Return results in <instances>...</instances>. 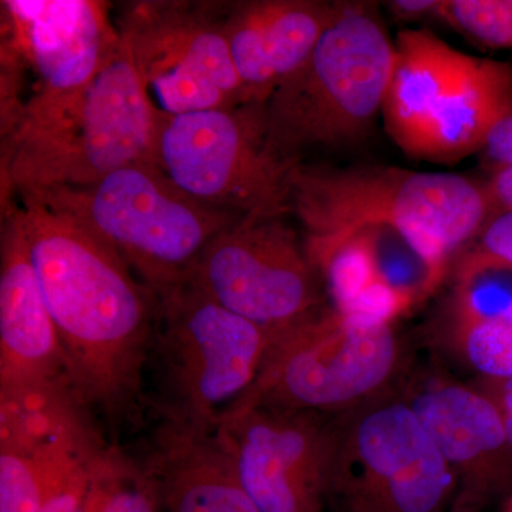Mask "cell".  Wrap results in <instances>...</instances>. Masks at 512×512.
Masks as SVG:
<instances>
[{"label":"cell","instance_id":"cb8c5ba5","mask_svg":"<svg viewBox=\"0 0 512 512\" xmlns=\"http://www.w3.org/2000/svg\"><path fill=\"white\" fill-rule=\"evenodd\" d=\"M458 271H512V210L488 221Z\"/></svg>","mask_w":512,"mask_h":512},{"label":"cell","instance_id":"7a4b0ae2","mask_svg":"<svg viewBox=\"0 0 512 512\" xmlns=\"http://www.w3.org/2000/svg\"><path fill=\"white\" fill-rule=\"evenodd\" d=\"M160 117L120 39L80 92L2 124V204L20 191L82 187L127 165L156 163Z\"/></svg>","mask_w":512,"mask_h":512},{"label":"cell","instance_id":"277c9868","mask_svg":"<svg viewBox=\"0 0 512 512\" xmlns=\"http://www.w3.org/2000/svg\"><path fill=\"white\" fill-rule=\"evenodd\" d=\"M16 195H29L89 229L156 296L184 284L212 239L242 218L195 200L156 163L127 165L82 187Z\"/></svg>","mask_w":512,"mask_h":512},{"label":"cell","instance_id":"e0dca14e","mask_svg":"<svg viewBox=\"0 0 512 512\" xmlns=\"http://www.w3.org/2000/svg\"><path fill=\"white\" fill-rule=\"evenodd\" d=\"M335 12L336 3L318 0L228 2L225 32L245 103L265 104L301 69Z\"/></svg>","mask_w":512,"mask_h":512},{"label":"cell","instance_id":"8992f818","mask_svg":"<svg viewBox=\"0 0 512 512\" xmlns=\"http://www.w3.org/2000/svg\"><path fill=\"white\" fill-rule=\"evenodd\" d=\"M394 42L372 5L336 3L305 64L264 104L269 138L301 161L306 148L355 143L382 114Z\"/></svg>","mask_w":512,"mask_h":512},{"label":"cell","instance_id":"f1b7e54d","mask_svg":"<svg viewBox=\"0 0 512 512\" xmlns=\"http://www.w3.org/2000/svg\"><path fill=\"white\" fill-rule=\"evenodd\" d=\"M443 0H394L389 9L400 20H417L439 13Z\"/></svg>","mask_w":512,"mask_h":512},{"label":"cell","instance_id":"7402d4cb","mask_svg":"<svg viewBox=\"0 0 512 512\" xmlns=\"http://www.w3.org/2000/svg\"><path fill=\"white\" fill-rule=\"evenodd\" d=\"M447 345L481 379H512V296L485 315L448 318Z\"/></svg>","mask_w":512,"mask_h":512},{"label":"cell","instance_id":"4316f807","mask_svg":"<svg viewBox=\"0 0 512 512\" xmlns=\"http://www.w3.org/2000/svg\"><path fill=\"white\" fill-rule=\"evenodd\" d=\"M473 384L485 396L490 397L491 402L497 407L512 447V379L498 380L476 377Z\"/></svg>","mask_w":512,"mask_h":512},{"label":"cell","instance_id":"f546056e","mask_svg":"<svg viewBox=\"0 0 512 512\" xmlns=\"http://www.w3.org/2000/svg\"><path fill=\"white\" fill-rule=\"evenodd\" d=\"M500 512H512V493L508 495L505 500H503V505H501Z\"/></svg>","mask_w":512,"mask_h":512},{"label":"cell","instance_id":"4fadbf2b","mask_svg":"<svg viewBox=\"0 0 512 512\" xmlns=\"http://www.w3.org/2000/svg\"><path fill=\"white\" fill-rule=\"evenodd\" d=\"M217 436L261 512H322L328 503L335 416L242 403Z\"/></svg>","mask_w":512,"mask_h":512},{"label":"cell","instance_id":"7c38bea8","mask_svg":"<svg viewBox=\"0 0 512 512\" xmlns=\"http://www.w3.org/2000/svg\"><path fill=\"white\" fill-rule=\"evenodd\" d=\"M2 123L84 89L120 45L100 0H3Z\"/></svg>","mask_w":512,"mask_h":512},{"label":"cell","instance_id":"30bf717a","mask_svg":"<svg viewBox=\"0 0 512 512\" xmlns=\"http://www.w3.org/2000/svg\"><path fill=\"white\" fill-rule=\"evenodd\" d=\"M228 2L140 0L114 23L151 99L167 114L232 109L245 103L229 50Z\"/></svg>","mask_w":512,"mask_h":512},{"label":"cell","instance_id":"5b68a950","mask_svg":"<svg viewBox=\"0 0 512 512\" xmlns=\"http://www.w3.org/2000/svg\"><path fill=\"white\" fill-rule=\"evenodd\" d=\"M157 299L146 407L160 423L215 433L251 392L272 339L190 282Z\"/></svg>","mask_w":512,"mask_h":512},{"label":"cell","instance_id":"ac0fdd59","mask_svg":"<svg viewBox=\"0 0 512 512\" xmlns=\"http://www.w3.org/2000/svg\"><path fill=\"white\" fill-rule=\"evenodd\" d=\"M144 463L164 512H261L215 433L160 423Z\"/></svg>","mask_w":512,"mask_h":512},{"label":"cell","instance_id":"484cf974","mask_svg":"<svg viewBox=\"0 0 512 512\" xmlns=\"http://www.w3.org/2000/svg\"><path fill=\"white\" fill-rule=\"evenodd\" d=\"M481 151L487 164L493 168V173L512 165V104L488 134Z\"/></svg>","mask_w":512,"mask_h":512},{"label":"cell","instance_id":"44dd1931","mask_svg":"<svg viewBox=\"0 0 512 512\" xmlns=\"http://www.w3.org/2000/svg\"><path fill=\"white\" fill-rule=\"evenodd\" d=\"M156 481L144 460L107 444L94 460L79 512H160Z\"/></svg>","mask_w":512,"mask_h":512},{"label":"cell","instance_id":"8fae6325","mask_svg":"<svg viewBox=\"0 0 512 512\" xmlns=\"http://www.w3.org/2000/svg\"><path fill=\"white\" fill-rule=\"evenodd\" d=\"M185 282L272 340L325 305L318 271L284 217H242L212 239Z\"/></svg>","mask_w":512,"mask_h":512},{"label":"cell","instance_id":"83f0119b","mask_svg":"<svg viewBox=\"0 0 512 512\" xmlns=\"http://www.w3.org/2000/svg\"><path fill=\"white\" fill-rule=\"evenodd\" d=\"M483 187L490 208V220L512 210V165L495 171Z\"/></svg>","mask_w":512,"mask_h":512},{"label":"cell","instance_id":"d4e9b609","mask_svg":"<svg viewBox=\"0 0 512 512\" xmlns=\"http://www.w3.org/2000/svg\"><path fill=\"white\" fill-rule=\"evenodd\" d=\"M104 448L106 447L77 458L72 466L64 471L63 476L59 478L55 487L47 495L45 504L42 505L39 512H79L84 494H86L87 484H89L94 460Z\"/></svg>","mask_w":512,"mask_h":512},{"label":"cell","instance_id":"5bb4252c","mask_svg":"<svg viewBox=\"0 0 512 512\" xmlns=\"http://www.w3.org/2000/svg\"><path fill=\"white\" fill-rule=\"evenodd\" d=\"M93 416L66 387L0 397V512H39L77 458L109 444Z\"/></svg>","mask_w":512,"mask_h":512},{"label":"cell","instance_id":"ba28073f","mask_svg":"<svg viewBox=\"0 0 512 512\" xmlns=\"http://www.w3.org/2000/svg\"><path fill=\"white\" fill-rule=\"evenodd\" d=\"M156 163L195 200L242 215L292 212L293 171L269 138L264 104L167 114L161 111Z\"/></svg>","mask_w":512,"mask_h":512},{"label":"cell","instance_id":"ffe728a7","mask_svg":"<svg viewBox=\"0 0 512 512\" xmlns=\"http://www.w3.org/2000/svg\"><path fill=\"white\" fill-rule=\"evenodd\" d=\"M512 104V64L468 56L431 117L421 160L454 163L483 150Z\"/></svg>","mask_w":512,"mask_h":512},{"label":"cell","instance_id":"52a82bcc","mask_svg":"<svg viewBox=\"0 0 512 512\" xmlns=\"http://www.w3.org/2000/svg\"><path fill=\"white\" fill-rule=\"evenodd\" d=\"M407 366L394 323L323 305L272 340L239 404L336 416L399 389Z\"/></svg>","mask_w":512,"mask_h":512},{"label":"cell","instance_id":"d6986e66","mask_svg":"<svg viewBox=\"0 0 512 512\" xmlns=\"http://www.w3.org/2000/svg\"><path fill=\"white\" fill-rule=\"evenodd\" d=\"M467 60L430 30L397 35L382 114L387 133L407 156L419 158L431 117Z\"/></svg>","mask_w":512,"mask_h":512},{"label":"cell","instance_id":"9c48e42d","mask_svg":"<svg viewBox=\"0 0 512 512\" xmlns=\"http://www.w3.org/2000/svg\"><path fill=\"white\" fill-rule=\"evenodd\" d=\"M457 481L399 389L335 416L328 501L340 512H450Z\"/></svg>","mask_w":512,"mask_h":512},{"label":"cell","instance_id":"9a60e30c","mask_svg":"<svg viewBox=\"0 0 512 512\" xmlns=\"http://www.w3.org/2000/svg\"><path fill=\"white\" fill-rule=\"evenodd\" d=\"M399 392L456 477L450 512H481L512 493V447L490 397L444 376L406 379Z\"/></svg>","mask_w":512,"mask_h":512},{"label":"cell","instance_id":"603a6c76","mask_svg":"<svg viewBox=\"0 0 512 512\" xmlns=\"http://www.w3.org/2000/svg\"><path fill=\"white\" fill-rule=\"evenodd\" d=\"M437 16L485 46L512 49V0H446Z\"/></svg>","mask_w":512,"mask_h":512},{"label":"cell","instance_id":"3957f363","mask_svg":"<svg viewBox=\"0 0 512 512\" xmlns=\"http://www.w3.org/2000/svg\"><path fill=\"white\" fill-rule=\"evenodd\" d=\"M292 212L305 237L360 229L399 235L429 269L434 285L490 221L484 187L460 174L394 167L325 168L298 164Z\"/></svg>","mask_w":512,"mask_h":512},{"label":"cell","instance_id":"2e32d148","mask_svg":"<svg viewBox=\"0 0 512 512\" xmlns=\"http://www.w3.org/2000/svg\"><path fill=\"white\" fill-rule=\"evenodd\" d=\"M62 382L72 384L66 356L12 201L3 205L0 237V390Z\"/></svg>","mask_w":512,"mask_h":512},{"label":"cell","instance_id":"6da1fadb","mask_svg":"<svg viewBox=\"0 0 512 512\" xmlns=\"http://www.w3.org/2000/svg\"><path fill=\"white\" fill-rule=\"evenodd\" d=\"M16 197L74 392L107 423L136 421L146 407L157 296L89 229L29 195Z\"/></svg>","mask_w":512,"mask_h":512}]
</instances>
